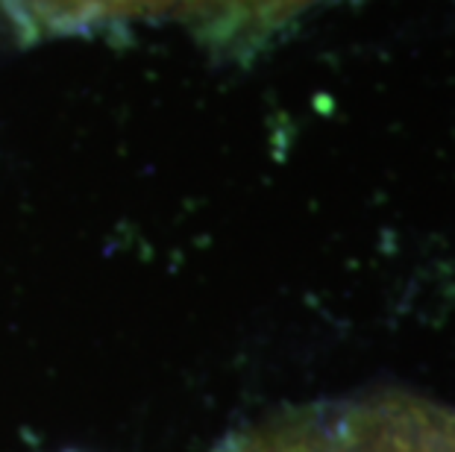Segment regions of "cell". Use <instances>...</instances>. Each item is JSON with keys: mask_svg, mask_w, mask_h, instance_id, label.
<instances>
[{"mask_svg": "<svg viewBox=\"0 0 455 452\" xmlns=\"http://www.w3.org/2000/svg\"><path fill=\"white\" fill-rule=\"evenodd\" d=\"M30 24H83L85 0H9Z\"/></svg>", "mask_w": 455, "mask_h": 452, "instance_id": "cell-3", "label": "cell"}, {"mask_svg": "<svg viewBox=\"0 0 455 452\" xmlns=\"http://www.w3.org/2000/svg\"><path fill=\"white\" fill-rule=\"evenodd\" d=\"M297 4H303V0H197L206 24L227 33L274 24Z\"/></svg>", "mask_w": 455, "mask_h": 452, "instance_id": "cell-2", "label": "cell"}, {"mask_svg": "<svg viewBox=\"0 0 455 452\" xmlns=\"http://www.w3.org/2000/svg\"><path fill=\"white\" fill-rule=\"evenodd\" d=\"M332 429L344 452H455V429L414 408H353Z\"/></svg>", "mask_w": 455, "mask_h": 452, "instance_id": "cell-1", "label": "cell"}]
</instances>
